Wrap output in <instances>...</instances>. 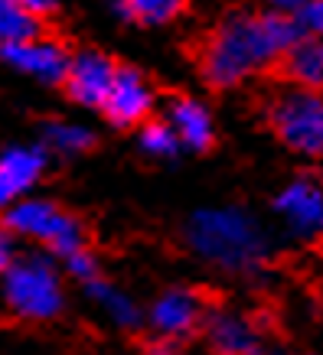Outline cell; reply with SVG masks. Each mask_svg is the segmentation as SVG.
Masks as SVG:
<instances>
[{
  "mask_svg": "<svg viewBox=\"0 0 323 355\" xmlns=\"http://www.w3.org/2000/svg\"><path fill=\"white\" fill-rule=\"evenodd\" d=\"M304 30L291 13H232L203 49V76L215 88H232L278 62Z\"/></svg>",
  "mask_w": 323,
  "mask_h": 355,
  "instance_id": "6da1fadb",
  "label": "cell"
},
{
  "mask_svg": "<svg viewBox=\"0 0 323 355\" xmlns=\"http://www.w3.org/2000/svg\"><path fill=\"white\" fill-rule=\"evenodd\" d=\"M186 245L222 270H255L265 261V235L258 222L242 209H203L186 225Z\"/></svg>",
  "mask_w": 323,
  "mask_h": 355,
  "instance_id": "7a4b0ae2",
  "label": "cell"
},
{
  "mask_svg": "<svg viewBox=\"0 0 323 355\" xmlns=\"http://www.w3.org/2000/svg\"><path fill=\"white\" fill-rule=\"evenodd\" d=\"M3 280V300L20 320H53L63 313V284L56 274L53 261L43 254H30V258H13Z\"/></svg>",
  "mask_w": 323,
  "mask_h": 355,
  "instance_id": "3957f363",
  "label": "cell"
},
{
  "mask_svg": "<svg viewBox=\"0 0 323 355\" xmlns=\"http://www.w3.org/2000/svg\"><path fill=\"white\" fill-rule=\"evenodd\" d=\"M3 228L13 232V235L43 241L46 248H53L59 258L85 248L78 218L63 212L59 205L46 202V199H17L13 205H7L3 209Z\"/></svg>",
  "mask_w": 323,
  "mask_h": 355,
  "instance_id": "277c9868",
  "label": "cell"
},
{
  "mask_svg": "<svg viewBox=\"0 0 323 355\" xmlns=\"http://www.w3.org/2000/svg\"><path fill=\"white\" fill-rule=\"evenodd\" d=\"M271 128L291 150L323 160V95L310 88H291L274 98Z\"/></svg>",
  "mask_w": 323,
  "mask_h": 355,
  "instance_id": "5b68a950",
  "label": "cell"
},
{
  "mask_svg": "<svg viewBox=\"0 0 323 355\" xmlns=\"http://www.w3.org/2000/svg\"><path fill=\"white\" fill-rule=\"evenodd\" d=\"M0 59L13 69H20L23 76L40 78L46 85H63L65 69H69V53L56 40H43V36L0 46Z\"/></svg>",
  "mask_w": 323,
  "mask_h": 355,
  "instance_id": "8992f818",
  "label": "cell"
},
{
  "mask_svg": "<svg viewBox=\"0 0 323 355\" xmlns=\"http://www.w3.org/2000/svg\"><path fill=\"white\" fill-rule=\"evenodd\" d=\"M154 108V88L147 85V78L140 76L138 69H118L111 78L101 111L115 128H134L151 114Z\"/></svg>",
  "mask_w": 323,
  "mask_h": 355,
  "instance_id": "52a82bcc",
  "label": "cell"
},
{
  "mask_svg": "<svg viewBox=\"0 0 323 355\" xmlns=\"http://www.w3.org/2000/svg\"><path fill=\"white\" fill-rule=\"evenodd\" d=\"M278 216L288 222L297 238H317L323 235V186L301 176L291 186H284L274 199Z\"/></svg>",
  "mask_w": 323,
  "mask_h": 355,
  "instance_id": "ba28073f",
  "label": "cell"
},
{
  "mask_svg": "<svg viewBox=\"0 0 323 355\" xmlns=\"http://www.w3.org/2000/svg\"><path fill=\"white\" fill-rule=\"evenodd\" d=\"M115 72H118V65L108 55L95 53V49L78 53L76 59H69V69H65V92H69L72 101L85 105V108H101Z\"/></svg>",
  "mask_w": 323,
  "mask_h": 355,
  "instance_id": "9c48e42d",
  "label": "cell"
},
{
  "mask_svg": "<svg viewBox=\"0 0 323 355\" xmlns=\"http://www.w3.org/2000/svg\"><path fill=\"white\" fill-rule=\"evenodd\" d=\"M46 170V153L40 147H10L0 157V212L30 193Z\"/></svg>",
  "mask_w": 323,
  "mask_h": 355,
  "instance_id": "30bf717a",
  "label": "cell"
},
{
  "mask_svg": "<svg viewBox=\"0 0 323 355\" xmlns=\"http://www.w3.org/2000/svg\"><path fill=\"white\" fill-rule=\"evenodd\" d=\"M203 316V300L196 297L193 291H167L163 297H157V303L151 306V323L157 333L163 336H180L190 333Z\"/></svg>",
  "mask_w": 323,
  "mask_h": 355,
  "instance_id": "8fae6325",
  "label": "cell"
},
{
  "mask_svg": "<svg viewBox=\"0 0 323 355\" xmlns=\"http://www.w3.org/2000/svg\"><path fill=\"white\" fill-rule=\"evenodd\" d=\"M284 76L294 82V88H310V92H323V40L320 36H301L294 40L284 55Z\"/></svg>",
  "mask_w": 323,
  "mask_h": 355,
  "instance_id": "7c38bea8",
  "label": "cell"
},
{
  "mask_svg": "<svg viewBox=\"0 0 323 355\" xmlns=\"http://www.w3.org/2000/svg\"><path fill=\"white\" fill-rule=\"evenodd\" d=\"M206 336H209L215 352L222 355H245V352H255V345H258L255 326L248 323L245 316L229 310H215L206 320Z\"/></svg>",
  "mask_w": 323,
  "mask_h": 355,
  "instance_id": "4fadbf2b",
  "label": "cell"
},
{
  "mask_svg": "<svg viewBox=\"0 0 323 355\" xmlns=\"http://www.w3.org/2000/svg\"><path fill=\"white\" fill-rule=\"evenodd\" d=\"M167 124L173 128V134H176V140L183 147L206 150L213 144V118L193 98H176L170 105V111H167Z\"/></svg>",
  "mask_w": 323,
  "mask_h": 355,
  "instance_id": "5bb4252c",
  "label": "cell"
},
{
  "mask_svg": "<svg viewBox=\"0 0 323 355\" xmlns=\"http://www.w3.org/2000/svg\"><path fill=\"white\" fill-rule=\"evenodd\" d=\"M85 293L92 297V300L101 306V310L115 320L118 326H124V329H134V326H140V310L138 303L131 300L128 293H121L118 287H111V284H105L101 277H92L85 280Z\"/></svg>",
  "mask_w": 323,
  "mask_h": 355,
  "instance_id": "9a60e30c",
  "label": "cell"
},
{
  "mask_svg": "<svg viewBox=\"0 0 323 355\" xmlns=\"http://www.w3.org/2000/svg\"><path fill=\"white\" fill-rule=\"evenodd\" d=\"M40 36V17H33L20 0H0V46Z\"/></svg>",
  "mask_w": 323,
  "mask_h": 355,
  "instance_id": "2e32d148",
  "label": "cell"
},
{
  "mask_svg": "<svg viewBox=\"0 0 323 355\" xmlns=\"http://www.w3.org/2000/svg\"><path fill=\"white\" fill-rule=\"evenodd\" d=\"M46 144L53 147L56 153H85L92 144H95V134L82 124H69V121H49L46 124Z\"/></svg>",
  "mask_w": 323,
  "mask_h": 355,
  "instance_id": "e0dca14e",
  "label": "cell"
},
{
  "mask_svg": "<svg viewBox=\"0 0 323 355\" xmlns=\"http://www.w3.org/2000/svg\"><path fill=\"white\" fill-rule=\"evenodd\" d=\"M186 0H128V17L144 26H160L180 17Z\"/></svg>",
  "mask_w": 323,
  "mask_h": 355,
  "instance_id": "ac0fdd59",
  "label": "cell"
},
{
  "mask_svg": "<svg viewBox=\"0 0 323 355\" xmlns=\"http://www.w3.org/2000/svg\"><path fill=\"white\" fill-rule=\"evenodd\" d=\"M140 150L151 153V157H173L180 150V140L173 134V128L163 121V124H147L140 130Z\"/></svg>",
  "mask_w": 323,
  "mask_h": 355,
  "instance_id": "d6986e66",
  "label": "cell"
},
{
  "mask_svg": "<svg viewBox=\"0 0 323 355\" xmlns=\"http://www.w3.org/2000/svg\"><path fill=\"white\" fill-rule=\"evenodd\" d=\"M297 23H301L304 33H310V36H320L323 40V0H304V7L297 13Z\"/></svg>",
  "mask_w": 323,
  "mask_h": 355,
  "instance_id": "ffe728a7",
  "label": "cell"
},
{
  "mask_svg": "<svg viewBox=\"0 0 323 355\" xmlns=\"http://www.w3.org/2000/svg\"><path fill=\"white\" fill-rule=\"evenodd\" d=\"M65 268H69V274L72 277H78L82 284L92 277H98V268H95V258L88 254L85 248H78V251H72V254H65Z\"/></svg>",
  "mask_w": 323,
  "mask_h": 355,
  "instance_id": "44dd1931",
  "label": "cell"
},
{
  "mask_svg": "<svg viewBox=\"0 0 323 355\" xmlns=\"http://www.w3.org/2000/svg\"><path fill=\"white\" fill-rule=\"evenodd\" d=\"M13 258H17V248H13V238L7 228H0V274L10 268Z\"/></svg>",
  "mask_w": 323,
  "mask_h": 355,
  "instance_id": "7402d4cb",
  "label": "cell"
},
{
  "mask_svg": "<svg viewBox=\"0 0 323 355\" xmlns=\"http://www.w3.org/2000/svg\"><path fill=\"white\" fill-rule=\"evenodd\" d=\"M20 3L33 13V17H46L49 10H56V3H59V0H20Z\"/></svg>",
  "mask_w": 323,
  "mask_h": 355,
  "instance_id": "603a6c76",
  "label": "cell"
},
{
  "mask_svg": "<svg viewBox=\"0 0 323 355\" xmlns=\"http://www.w3.org/2000/svg\"><path fill=\"white\" fill-rule=\"evenodd\" d=\"M268 3V10H274V13H297L304 7V0H265Z\"/></svg>",
  "mask_w": 323,
  "mask_h": 355,
  "instance_id": "cb8c5ba5",
  "label": "cell"
},
{
  "mask_svg": "<svg viewBox=\"0 0 323 355\" xmlns=\"http://www.w3.org/2000/svg\"><path fill=\"white\" fill-rule=\"evenodd\" d=\"M147 355H180V352H176L170 343H157V345H151V349H147Z\"/></svg>",
  "mask_w": 323,
  "mask_h": 355,
  "instance_id": "d4e9b609",
  "label": "cell"
},
{
  "mask_svg": "<svg viewBox=\"0 0 323 355\" xmlns=\"http://www.w3.org/2000/svg\"><path fill=\"white\" fill-rule=\"evenodd\" d=\"M108 7H111V10H118L121 17H128V0H105Z\"/></svg>",
  "mask_w": 323,
  "mask_h": 355,
  "instance_id": "484cf974",
  "label": "cell"
},
{
  "mask_svg": "<svg viewBox=\"0 0 323 355\" xmlns=\"http://www.w3.org/2000/svg\"><path fill=\"white\" fill-rule=\"evenodd\" d=\"M245 355H258V352H245Z\"/></svg>",
  "mask_w": 323,
  "mask_h": 355,
  "instance_id": "4316f807",
  "label": "cell"
}]
</instances>
